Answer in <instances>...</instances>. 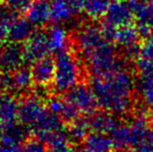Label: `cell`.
I'll return each instance as SVG.
<instances>
[{
    "label": "cell",
    "mask_w": 153,
    "mask_h": 152,
    "mask_svg": "<svg viewBox=\"0 0 153 152\" xmlns=\"http://www.w3.org/2000/svg\"><path fill=\"white\" fill-rule=\"evenodd\" d=\"M54 63L55 72L52 87L56 93L66 94L80 83L82 77L81 63L74 52L67 49L56 53Z\"/></svg>",
    "instance_id": "obj_2"
},
{
    "label": "cell",
    "mask_w": 153,
    "mask_h": 152,
    "mask_svg": "<svg viewBox=\"0 0 153 152\" xmlns=\"http://www.w3.org/2000/svg\"><path fill=\"white\" fill-rule=\"evenodd\" d=\"M3 91H5V85H4L3 73H2L0 74V93H2Z\"/></svg>",
    "instance_id": "obj_33"
},
{
    "label": "cell",
    "mask_w": 153,
    "mask_h": 152,
    "mask_svg": "<svg viewBox=\"0 0 153 152\" xmlns=\"http://www.w3.org/2000/svg\"><path fill=\"white\" fill-rule=\"evenodd\" d=\"M139 94L142 102L153 118V80L140 79Z\"/></svg>",
    "instance_id": "obj_24"
},
{
    "label": "cell",
    "mask_w": 153,
    "mask_h": 152,
    "mask_svg": "<svg viewBox=\"0 0 153 152\" xmlns=\"http://www.w3.org/2000/svg\"><path fill=\"white\" fill-rule=\"evenodd\" d=\"M119 1H129V0H119Z\"/></svg>",
    "instance_id": "obj_40"
},
{
    "label": "cell",
    "mask_w": 153,
    "mask_h": 152,
    "mask_svg": "<svg viewBox=\"0 0 153 152\" xmlns=\"http://www.w3.org/2000/svg\"><path fill=\"white\" fill-rule=\"evenodd\" d=\"M114 43L106 42L85 59V65L93 76H102L123 67Z\"/></svg>",
    "instance_id": "obj_3"
},
{
    "label": "cell",
    "mask_w": 153,
    "mask_h": 152,
    "mask_svg": "<svg viewBox=\"0 0 153 152\" xmlns=\"http://www.w3.org/2000/svg\"><path fill=\"white\" fill-rule=\"evenodd\" d=\"M48 43L50 52L59 53L64 50H67L70 45V37L69 33L61 24H56L49 27L47 30Z\"/></svg>",
    "instance_id": "obj_19"
},
{
    "label": "cell",
    "mask_w": 153,
    "mask_h": 152,
    "mask_svg": "<svg viewBox=\"0 0 153 152\" xmlns=\"http://www.w3.org/2000/svg\"><path fill=\"white\" fill-rule=\"evenodd\" d=\"M20 148H21L20 144L3 141L1 146H0V152H21Z\"/></svg>",
    "instance_id": "obj_30"
},
{
    "label": "cell",
    "mask_w": 153,
    "mask_h": 152,
    "mask_svg": "<svg viewBox=\"0 0 153 152\" xmlns=\"http://www.w3.org/2000/svg\"><path fill=\"white\" fill-rule=\"evenodd\" d=\"M3 138H4V127L0 124V146H1L2 142H3Z\"/></svg>",
    "instance_id": "obj_34"
},
{
    "label": "cell",
    "mask_w": 153,
    "mask_h": 152,
    "mask_svg": "<svg viewBox=\"0 0 153 152\" xmlns=\"http://www.w3.org/2000/svg\"><path fill=\"white\" fill-rule=\"evenodd\" d=\"M3 42H1L0 41V55H1V53H2V50H3Z\"/></svg>",
    "instance_id": "obj_36"
},
{
    "label": "cell",
    "mask_w": 153,
    "mask_h": 152,
    "mask_svg": "<svg viewBox=\"0 0 153 152\" xmlns=\"http://www.w3.org/2000/svg\"><path fill=\"white\" fill-rule=\"evenodd\" d=\"M134 18V13L131 10L128 1L114 0L109 4L103 21L118 28L124 25L132 24Z\"/></svg>",
    "instance_id": "obj_11"
},
{
    "label": "cell",
    "mask_w": 153,
    "mask_h": 152,
    "mask_svg": "<svg viewBox=\"0 0 153 152\" xmlns=\"http://www.w3.org/2000/svg\"><path fill=\"white\" fill-rule=\"evenodd\" d=\"M111 138L118 150L127 149L132 146V132L129 124L120 123L111 133Z\"/></svg>",
    "instance_id": "obj_21"
},
{
    "label": "cell",
    "mask_w": 153,
    "mask_h": 152,
    "mask_svg": "<svg viewBox=\"0 0 153 152\" xmlns=\"http://www.w3.org/2000/svg\"><path fill=\"white\" fill-rule=\"evenodd\" d=\"M25 17L34 27H43L51 20L50 0H34L25 10Z\"/></svg>",
    "instance_id": "obj_14"
},
{
    "label": "cell",
    "mask_w": 153,
    "mask_h": 152,
    "mask_svg": "<svg viewBox=\"0 0 153 152\" xmlns=\"http://www.w3.org/2000/svg\"><path fill=\"white\" fill-rule=\"evenodd\" d=\"M64 98L69 101L80 114L90 116L97 112L99 108L98 100L90 85L79 83L64 95Z\"/></svg>",
    "instance_id": "obj_6"
},
{
    "label": "cell",
    "mask_w": 153,
    "mask_h": 152,
    "mask_svg": "<svg viewBox=\"0 0 153 152\" xmlns=\"http://www.w3.org/2000/svg\"><path fill=\"white\" fill-rule=\"evenodd\" d=\"M129 5L134 13L137 20V27L143 36L151 35L153 29V0L150 2H142L140 0H129Z\"/></svg>",
    "instance_id": "obj_13"
},
{
    "label": "cell",
    "mask_w": 153,
    "mask_h": 152,
    "mask_svg": "<svg viewBox=\"0 0 153 152\" xmlns=\"http://www.w3.org/2000/svg\"><path fill=\"white\" fill-rule=\"evenodd\" d=\"M21 152H48V146L39 138H28L21 144Z\"/></svg>",
    "instance_id": "obj_27"
},
{
    "label": "cell",
    "mask_w": 153,
    "mask_h": 152,
    "mask_svg": "<svg viewBox=\"0 0 153 152\" xmlns=\"http://www.w3.org/2000/svg\"><path fill=\"white\" fill-rule=\"evenodd\" d=\"M33 28L34 26L27 20L26 17H22L16 13L10 23L7 41L10 43L24 44L33 33Z\"/></svg>",
    "instance_id": "obj_16"
},
{
    "label": "cell",
    "mask_w": 153,
    "mask_h": 152,
    "mask_svg": "<svg viewBox=\"0 0 153 152\" xmlns=\"http://www.w3.org/2000/svg\"><path fill=\"white\" fill-rule=\"evenodd\" d=\"M23 49L26 65H32L39 59L47 56L50 52L47 31L34 30L28 40L23 44Z\"/></svg>",
    "instance_id": "obj_7"
},
{
    "label": "cell",
    "mask_w": 153,
    "mask_h": 152,
    "mask_svg": "<svg viewBox=\"0 0 153 152\" xmlns=\"http://www.w3.org/2000/svg\"><path fill=\"white\" fill-rule=\"evenodd\" d=\"M69 2L71 3V5L74 7V10H76V13L82 12L85 10V2L87 0H68Z\"/></svg>",
    "instance_id": "obj_31"
},
{
    "label": "cell",
    "mask_w": 153,
    "mask_h": 152,
    "mask_svg": "<svg viewBox=\"0 0 153 152\" xmlns=\"http://www.w3.org/2000/svg\"><path fill=\"white\" fill-rule=\"evenodd\" d=\"M49 112L40 94H28L19 101L18 120L22 125L33 129Z\"/></svg>",
    "instance_id": "obj_5"
},
{
    "label": "cell",
    "mask_w": 153,
    "mask_h": 152,
    "mask_svg": "<svg viewBox=\"0 0 153 152\" xmlns=\"http://www.w3.org/2000/svg\"><path fill=\"white\" fill-rule=\"evenodd\" d=\"M5 91L15 94H25L33 85L31 70L21 67L12 73H3Z\"/></svg>",
    "instance_id": "obj_10"
},
{
    "label": "cell",
    "mask_w": 153,
    "mask_h": 152,
    "mask_svg": "<svg viewBox=\"0 0 153 152\" xmlns=\"http://www.w3.org/2000/svg\"><path fill=\"white\" fill-rule=\"evenodd\" d=\"M109 4V0H87L83 10L90 19L96 21L104 18Z\"/></svg>",
    "instance_id": "obj_23"
},
{
    "label": "cell",
    "mask_w": 153,
    "mask_h": 152,
    "mask_svg": "<svg viewBox=\"0 0 153 152\" xmlns=\"http://www.w3.org/2000/svg\"><path fill=\"white\" fill-rule=\"evenodd\" d=\"M90 85L103 110L116 116L131 112L135 96L134 79L124 67L102 76H93Z\"/></svg>",
    "instance_id": "obj_1"
},
{
    "label": "cell",
    "mask_w": 153,
    "mask_h": 152,
    "mask_svg": "<svg viewBox=\"0 0 153 152\" xmlns=\"http://www.w3.org/2000/svg\"><path fill=\"white\" fill-rule=\"evenodd\" d=\"M106 41L101 26L95 23H85L75 33L74 45L79 57L85 61Z\"/></svg>",
    "instance_id": "obj_4"
},
{
    "label": "cell",
    "mask_w": 153,
    "mask_h": 152,
    "mask_svg": "<svg viewBox=\"0 0 153 152\" xmlns=\"http://www.w3.org/2000/svg\"><path fill=\"white\" fill-rule=\"evenodd\" d=\"M19 115V101L12 93H1L0 124L4 128L17 123Z\"/></svg>",
    "instance_id": "obj_18"
},
{
    "label": "cell",
    "mask_w": 153,
    "mask_h": 152,
    "mask_svg": "<svg viewBox=\"0 0 153 152\" xmlns=\"http://www.w3.org/2000/svg\"><path fill=\"white\" fill-rule=\"evenodd\" d=\"M0 105H1V93H0Z\"/></svg>",
    "instance_id": "obj_39"
},
{
    "label": "cell",
    "mask_w": 153,
    "mask_h": 152,
    "mask_svg": "<svg viewBox=\"0 0 153 152\" xmlns=\"http://www.w3.org/2000/svg\"><path fill=\"white\" fill-rule=\"evenodd\" d=\"M23 64H25L23 44L8 42L0 55V71L2 73H12L23 67Z\"/></svg>",
    "instance_id": "obj_9"
},
{
    "label": "cell",
    "mask_w": 153,
    "mask_h": 152,
    "mask_svg": "<svg viewBox=\"0 0 153 152\" xmlns=\"http://www.w3.org/2000/svg\"><path fill=\"white\" fill-rule=\"evenodd\" d=\"M67 130H68L71 141H73V142H82L85 136L91 132L88 116L87 117H78L76 120L69 123Z\"/></svg>",
    "instance_id": "obj_22"
},
{
    "label": "cell",
    "mask_w": 153,
    "mask_h": 152,
    "mask_svg": "<svg viewBox=\"0 0 153 152\" xmlns=\"http://www.w3.org/2000/svg\"><path fill=\"white\" fill-rule=\"evenodd\" d=\"M51 20L56 24L69 22L77 15L68 0H50Z\"/></svg>",
    "instance_id": "obj_20"
},
{
    "label": "cell",
    "mask_w": 153,
    "mask_h": 152,
    "mask_svg": "<svg viewBox=\"0 0 153 152\" xmlns=\"http://www.w3.org/2000/svg\"><path fill=\"white\" fill-rule=\"evenodd\" d=\"M117 152H137L134 149H121V150H118Z\"/></svg>",
    "instance_id": "obj_35"
},
{
    "label": "cell",
    "mask_w": 153,
    "mask_h": 152,
    "mask_svg": "<svg viewBox=\"0 0 153 152\" xmlns=\"http://www.w3.org/2000/svg\"><path fill=\"white\" fill-rule=\"evenodd\" d=\"M30 70L36 85H38L41 89H45L49 85H52L55 72L54 59L47 55L32 64Z\"/></svg>",
    "instance_id": "obj_12"
},
{
    "label": "cell",
    "mask_w": 153,
    "mask_h": 152,
    "mask_svg": "<svg viewBox=\"0 0 153 152\" xmlns=\"http://www.w3.org/2000/svg\"><path fill=\"white\" fill-rule=\"evenodd\" d=\"M132 147L137 152H153V121L137 138Z\"/></svg>",
    "instance_id": "obj_25"
},
{
    "label": "cell",
    "mask_w": 153,
    "mask_h": 152,
    "mask_svg": "<svg viewBox=\"0 0 153 152\" xmlns=\"http://www.w3.org/2000/svg\"><path fill=\"white\" fill-rule=\"evenodd\" d=\"M0 1L7 4L13 10H25L27 8V6H28L32 1H34V0H0Z\"/></svg>",
    "instance_id": "obj_29"
},
{
    "label": "cell",
    "mask_w": 153,
    "mask_h": 152,
    "mask_svg": "<svg viewBox=\"0 0 153 152\" xmlns=\"http://www.w3.org/2000/svg\"><path fill=\"white\" fill-rule=\"evenodd\" d=\"M115 145L111 136L91 131L81 142L79 152H114Z\"/></svg>",
    "instance_id": "obj_17"
},
{
    "label": "cell",
    "mask_w": 153,
    "mask_h": 152,
    "mask_svg": "<svg viewBox=\"0 0 153 152\" xmlns=\"http://www.w3.org/2000/svg\"><path fill=\"white\" fill-rule=\"evenodd\" d=\"M135 70L139 74L140 79L153 80V61L137 57L135 62Z\"/></svg>",
    "instance_id": "obj_26"
},
{
    "label": "cell",
    "mask_w": 153,
    "mask_h": 152,
    "mask_svg": "<svg viewBox=\"0 0 153 152\" xmlns=\"http://www.w3.org/2000/svg\"><path fill=\"white\" fill-rule=\"evenodd\" d=\"M137 57L148 59V61H153V33L147 36L141 42L139 46Z\"/></svg>",
    "instance_id": "obj_28"
},
{
    "label": "cell",
    "mask_w": 153,
    "mask_h": 152,
    "mask_svg": "<svg viewBox=\"0 0 153 152\" xmlns=\"http://www.w3.org/2000/svg\"><path fill=\"white\" fill-rule=\"evenodd\" d=\"M48 152H79V151H77L74 147H72L69 144V145H66V146L59 147V148H51V149H49Z\"/></svg>",
    "instance_id": "obj_32"
},
{
    "label": "cell",
    "mask_w": 153,
    "mask_h": 152,
    "mask_svg": "<svg viewBox=\"0 0 153 152\" xmlns=\"http://www.w3.org/2000/svg\"><path fill=\"white\" fill-rule=\"evenodd\" d=\"M4 12H5V10H3V7H2L1 4H0V17H1L2 15H3V13H4Z\"/></svg>",
    "instance_id": "obj_37"
},
{
    "label": "cell",
    "mask_w": 153,
    "mask_h": 152,
    "mask_svg": "<svg viewBox=\"0 0 153 152\" xmlns=\"http://www.w3.org/2000/svg\"><path fill=\"white\" fill-rule=\"evenodd\" d=\"M88 120L91 131L104 134L111 133L121 123L118 116L103 110L101 112H95L94 114L88 116Z\"/></svg>",
    "instance_id": "obj_15"
},
{
    "label": "cell",
    "mask_w": 153,
    "mask_h": 152,
    "mask_svg": "<svg viewBox=\"0 0 153 152\" xmlns=\"http://www.w3.org/2000/svg\"><path fill=\"white\" fill-rule=\"evenodd\" d=\"M141 31L139 27L134 24H128L124 26L118 27L116 29L115 37H114V44L125 50L127 56L137 57L140 46V39H141Z\"/></svg>",
    "instance_id": "obj_8"
},
{
    "label": "cell",
    "mask_w": 153,
    "mask_h": 152,
    "mask_svg": "<svg viewBox=\"0 0 153 152\" xmlns=\"http://www.w3.org/2000/svg\"><path fill=\"white\" fill-rule=\"evenodd\" d=\"M140 1H142V2H150V1H152V0H140Z\"/></svg>",
    "instance_id": "obj_38"
}]
</instances>
